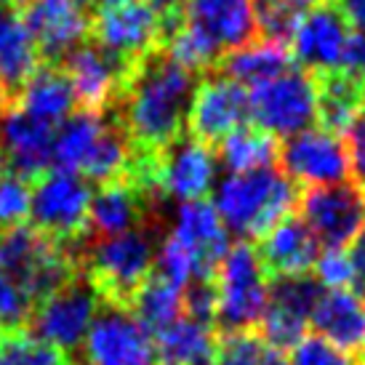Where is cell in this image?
Listing matches in <instances>:
<instances>
[{
  "mask_svg": "<svg viewBox=\"0 0 365 365\" xmlns=\"http://www.w3.org/2000/svg\"><path fill=\"white\" fill-rule=\"evenodd\" d=\"M88 38L120 61L139 64L163 51L165 27L160 14L144 0H104L93 6Z\"/></svg>",
  "mask_w": 365,
  "mask_h": 365,
  "instance_id": "cell-6",
  "label": "cell"
},
{
  "mask_svg": "<svg viewBox=\"0 0 365 365\" xmlns=\"http://www.w3.org/2000/svg\"><path fill=\"white\" fill-rule=\"evenodd\" d=\"M107 115L110 112L75 110L61 123L56 128V139H53V168L56 171L81 173L83 163L107 123Z\"/></svg>",
  "mask_w": 365,
  "mask_h": 365,
  "instance_id": "cell-30",
  "label": "cell"
},
{
  "mask_svg": "<svg viewBox=\"0 0 365 365\" xmlns=\"http://www.w3.org/2000/svg\"><path fill=\"white\" fill-rule=\"evenodd\" d=\"M288 365H360V360L325 341L323 336L309 334L291 349Z\"/></svg>",
  "mask_w": 365,
  "mask_h": 365,
  "instance_id": "cell-35",
  "label": "cell"
},
{
  "mask_svg": "<svg viewBox=\"0 0 365 365\" xmlns=\"http://www.w3.org/2000/svg\"><path fill=\"white\" fill-rule=\"evenodd\" d=\"M317 86V123L320 128L344 136L365 110V83L344 70L314 75Z\"/></svg>",
  "mask_w": 365,
  "mask_h": 365,
  "instance_id": "cell-28",
  "label": "cell"
},
{
  "mask_svg": "<svg viewBox=\"0 0 365 365\" xmlns=\"http://www.w3.org/2000/svg\"><path fill=\"white\" fill-rule=\"evenodd\" d=\"M184 19L208 32L224 53L259 38L254 0H184Z\"/></svg>",
  "mask_w": 365,
  "mask_h": 365,
  "instance_id": "cell-20",
  "label": "cell"
},
{
  "mask_svg": "<svg viewBox=\"0 0 365 365\" xmlns=\"http://www.w3.org/2000/svg\"><path fill=\"white\" fill-rule=\"evenodd\" d=\"M38 67L41 59L19 11L0 0V112L14 104L21 86Z\"/></svg>",
  "mask_w": 365,
  "mask_h": 365,
  "instance_id": "cell-23",
  "label": "cell"
},
{
  "mask_svg": "<svg viewBox=\"0 0 365 365\" xmlns=\"http://www.w3.org/2000/svg\"><path fill=\"white\" fill-rule=\"evenodd\" d=\"M291 67H294V56H291L288 43L256 38L243 48L224 53L216 72H222L230 81L240 83L243 88H256V86L283 75Z\"/></svg>",
  "mask_w": 365,
  "mask_h": 365,
  "instance_id": "cell-27",
  "label": "cell"
},
{
  "mask_svg": "<svg viewBox=\"0 0 365 365\" xmlns=\"http://www.w3.org/2000/svg\"><path fill=\"white\" fill-rule=\"evenodd\" d=\"M264 357H267V344L254 331L222 334L216 365H262Z\"/></svg>",
  "mask_w": 365,
  "mask_h": 365,
  "instance_id": "cell-38",
  "label": "cell"
},
{
  "mask_svg": "<svg viewBox=\"0 0 365 365\" xmlns=\"http://www.w3.org/2000/svg\"><path fill=\"white\" fill-rule=\"evenodd\" d=\"M99 307H102L99 296L81 272V277H75L70 285L35 304L30 331L72 355L91 331Z\"/></svg>",
  "mask_w": 365,
  "mask_h": 365,
  "instance_id": "cell-13",
  "label": "cell"
},
{
  "mask_svg": "<svg viewBox=\"0 0 365 365\" xmlns=\"http://www.w3.org/2000/svg\"><path fill=\"white\" fill-rule=\"evenodd\" d=\"M88 365H158L153 339L128 309L102 304L86 336Z\"/></svg>",
  "mask_w": 365,
  "mask_h": 365,
  "instance_id": "cell-17",
  "label": "cell"
},
{
  "mask_svg": "<svg viewBox=\"0 0 365 365\" xmlns=\"http://www.w3.org/2000/svg\"><path fill=\"white\" fill-rule=\"evenodd\" d=\"M150 9H155L160 16H165V14H179V11H184V0H144Z\"/></svg>",
  "mask_w": 365,
  "mask_h": 365,
  "instance_id": "cell-43",
  "label": "cell"
},
{
  "mask_svg": "<svg viewBox=\"0 0 365 365\" xmlns=\"http://www.w3.org/2000/svg\"><path fill=\"white\" fill-rule=\"evenodd\" d=\"M30 205L32 184L24 182L21 176H16V173H11L6 168V173L0 176V230L27 224Z\"/></svg>",
  "mask_w": 365,
  "mask_h": 365,
  "instance_id": "cell-34",
  "label": "cell"
},
{
  "mask_svg": "<svg viewBox=\"0 0 365 365\" xmlns=\"http://www.w3.org/2000/svg\"><path fill=\"white\" fill-rule=\"evenodd\" d=\"M280 171L299 187H331L341 184L349 176V153L344 136L325 131V128H307L291 139H283L277 150Z\"/></svg>",
  "mask_w": 365,
  "mask_h": 365,
  "instance_id": "cell-11",
  "label": "cell"
},
{
  "mask_svg": "<svg viewBox=\"0 0 365 365\" xmlns=\"http://www.w3.org/2000/svg\"><path fill=\"white\" fill-rule=\"evenodd\" d=\"M334 3L349 27L365 32V0H334Z\"/></svg>",
  "mask_w": 365,
  "mask_h": 365,
  "instance_id": "cell-42",
  "label": "cell"
},
{
  "mask_svg": "<svg viewBox=\"0 0 365 365\" xmlns=\"http://www.w3.org/2000/svg\"><path fill=\"white\" fill-rule=\"evenodd\" d=\"M91 187L78 173L51 168L32 182V227L64 245L81 248L91 237Z\"/></svg>",
  "mask_w": 365,
  "mask_h": 365,
  "instance_id": "cell-5",
  "label": "cell"
},
{
  "mask_svg": "<svg viewBox=\"0 0 365 365\" xmlns=\"http://www.w3.org/2000/svg\"><path fill=\"white\" fill-rule=\"evenodd\" d=\"M296 187L280 168H259L248 173H230L216 184L213 208L227 232L243 240L264 237L277 222L291 216L299 205Z\"/></svg>",
  "mask_w": 365,
  "mask_h": 365,
  "instance_id": "cell-3",
  "label": "cell"
},
{
  "mask_svg": "<svg viewBox=\"0 0 365 365\" xmlns=\"http://www.w3.org/2000/svg\"><path fill=\"white\" fill-rule=\"evenodd\" d=\"M296 208L325 251H349L363 237L365 192L357 184L309 187Z\"/></svg>",
  "mask_w": 365,
  "mask_h": 365,
  "instance_id": "cell-8",
  "label": "cell"
},
{
  "mask_svg": "<svg viewBox=\"0 0 365 365\" xmlns=\"http://www.w3.org/2000/svg\"><path fill=\"white\" fill-rule=\"evenodd\" d=\"M32 309H35V304H32L30 296L6 274H0V331L30 328Z\"/></svg>",
  "mask_w": 365,
  "mask_h": 365,
  "instance_id": "cell-37",
  "label": "cell"
},
{
  "mask_svg": "<svg viewBox=\"0 0 365 365\" xmlns=\"http://www.w3.org/2000/svg\"><path fill=\"white\" fill-rule=\"evenodd\" d=\"M325 288L314 274H277L267 285V309L259 323V339L274 352L294 349L307 336L312 309Z\"/></svg>",
  "mask_w": 365,
  "mask_h": 365,
  "instance_id": "cell-9",
  "label": "cell"
},
{
  "mask_svg": "<svg viewBox=\"0 0 365 365\" xmlns=\"http://www.w3.org/2000/svg\"><path fill=\"white\" fill-rule=\"evenodd\" d=\"M158 187L165 197L179 203L205 200L216 184L219 155L211 144L195 139L190 133L179 136L168 147L158 150Z\"/></svg>",
  "mask_w": 365,
  "mask_h": 365,
  "instance_id": "cell-15",
  "label": "cell"
},
{
  "mask_svg": "<svg viewBox=\"0 0 365 365\" xmlns=\"http://www.w3.org/2000/svg\"><path fill=\"white\" fill-rule=\"evenodd\" d=\"M53 139L56 128L24 115L16 107L0 112V150L6 168L24 182H38L53 168Z\"/></svg>",
  "mask_w": 365,
  "mask_h": 365,
  "instance_id": "cell-19",
  "label": "cell"
},
{
  "mask_svg": "<svg viewBox=\"0 0 365 365\" xmlns=\"http://www.w3.org/2000/svg\"><path fill=\"white\" fill-rule=\"evenodd\" d=\"M360 240H363V245H365V230H363V237H360Z\"/></svg>",
  "mask_w": 365,
  "mask_h": 365,
  "instance_id": "cell-49",
  "label": "cell"
},
{
  "mask_svg": "<svg viewBox=\"0 0 365 365\" xmlns=\"http://www.w3.org/2000/svg\"><path fill=\"white\" fill-rule=\"evenodd\" d=\"M314 280L325 291H355V264L349 251H320L314 262Z\"/></svg>",
  "mask_w": 365,
  "mask_h": 365,
  "instance_id": "cell-36",
  "label": "cell"
},
{
  "mask_svg": "<svg viewBox=\"0 0 365 365\" xmlns=\"http://www.w3.org/2000/svg\"><path fill=\"white\" fill-rule=\"evenodd\" d=\"M262 365H288V360L283 357V352H274V349H267V357H264Z\"/></svg>",
  "mask_w": 365,
  "mask_h": 365,
  "instance_id": "cell-44",
  "label": "cell"
},
{
  "mask_svg": "<svg viewBox=\"0 0 365 365\" xmlns=\"http://www.w3.org/2000/svg\"><path fill=\"white\" fill-rule=\"evenodd\" d=\"M81 6H86V9H91L93 11V6H96V0H78Z\"/></svg>",
  "mask_w": 365,
  "mask_h": 365,
  "instance_id": "cell-47",
  "label": "cell"
},
{
  "mask_svg": "<svg viewBox=\"0 0 365 365\" xmlns=\"http://www.w3.org/2000/svg\"><path fill=\"white\" fill-rule=\"evenodd\" d=\"M173 237H179L195 259L200 262L205 277H213L224 254L230 251V232L211 203L195 200V203H179L176 219H173Z\"/></svg>",
  "mask_w": 365,
  "mask_h": 365,
  "instance_id": "cell-22",
  "label": "cell"
},
{
  "mask_svg": "<svg viewBox=\"0 0 365 365\" xmlns=\"http://www.w3.org/2000/svg\"><path fill=\"white\" fill-rule=\"evenodd\" d=\"M280 144L274 136L264 133L256 125H243L219 142V163L230 173H248L259 168H272L277 163Z\"/></svg>",
  "mask_w": 365,
  "mask_h": 365,
  "instance_id": "cell-32",
  "label": "cell"
},
{
  "mask_svg": "<svg viewBox=\"0 0 365 365\" xmlns=\"http://www.w3.org/2000/svg\"><path fill=\"white\" fill-rule=\"evenodd\" d=\"M195 88L197 75L158 51L133 70L112 112L128 131L133 147L163 150L187 133V112Z\"/></svg>",
  "mask_w": 365,
  "mask_h": 365,
  "instance_id": "cell-1",
  "label": "cell"
},
{
  "mask_svg": "<svg viewBox=\"0 0 365 365\" xmlns=\"http://www.w3.org/2000/svg\"><path fill=\"white\" fill-rule=\"evenodd\" d=\"M346 41L349 24L339 14L336 3H314L299 16L288 48L291 56L302 64V70L323 75L341 67Z\"/></svg>",
  "mask_w": 365,
  "mask_h": 365,
  "instance_id": "cell-16",
  "label": "cell"
},
{
  "mask_svg": "<svg viewBox=\"0 0 365 365\" xmlns=\"http://www.w3.org/2000/svg\"><path fill=\"white\" fill-rule=\"evenodd\" d=\"M128 312L144 328V334L150 336V339H155L165 328H171L179 317H184L182 288L173 285L171 280L160 277L158 272H153L147 277V283L131 299Z\"/></svg>",
  "mask_w": 365,
  "mask_h": 365,
  "instance_id": "cell-29",
  "label": "cell"
},
{
  "mask_svg": "<svg viewBox=\"0 0 365 365\" xmlns=\"http://www.w3.org/2000/svg\"><path fill=\"white\" fill-rule=\"evenodd\" d=\"M3 3H9L14 11H21L24 6H27V3H30V0H3Z\"/></svg>",
  "mask_w": 365,
  "mask_h": 365,
  "instance_id": "cell-45",
  "label": "cell"
},
{
  "mask_svg": "<svg viewBox=\"0 0 365 365\" xmlns=\"http://www.w3.org/2000/svg\"><path fill=\"white\" fill-rule=\"evenodd\" d=\"M163 203L165 200L147 195L128 176L99 184L96 195H91V237H112L139 227H160Z\"/></svg>",
  "mask_w": 365,
  "mask_h": 365,
  "instance_id": "cell-18",
  "label": "cell"
},
{
  "mask_svg": "<svg viewBox=\"0 0 365 365\" xmlns=\"http://www.w3.org/2000/svg\"><path fill=\"white\" fill-rule=\"evenodd\" d=\"M309 325L314 334L349 355L365 352V302L352 288L325 291L312 309Z\"/></svg>",
  "mask_w": 365,
  "mask_h": 365,
  "instance_id": "cell-24",
  "label": "cell"
},
{
  "mask_svg": "<svg viewBox=\"0 0 365 365\" xmlns=\"http://www.w3.org/2000/svg\"><path fill=\"white\" fill-rule=\"evenodd\" d=\"M139 64L120 61L118 56L102 51L96 43L86 41L61 61V70L72 86L78 110L112 112L125 91V83Z\"/></svg>",
  "mask_w": 365,
  "mask_h": 365,
  "instance_id": "cell-10",
  "label": "cell"
},
{
  "mask_svg": "<svg viewBox=\"0 0 365 365\" xmlns=\"http://www.w3.org/2000/svg\"><path fill=\"white\" fill-rule=\"evenodd\" d=\"M11 107H16L35 120L48 123L53 128H59L61 123L78 110L75 93H72V86L64 70L48 67V64H41L32 72L30 81L21 86L19 96L14 99Z\"/></svg>",
  "mask_w": 365,
  "mask_h": 365,
  "instance_id": "cell-25",
  "label": "cell"
},
{
  "mask_svg": "<svg viewBox=\"0 0 365 365\" xmlns=\"http://www.w3.org/2000/svg\"><path fill=\"white\" fill-rule=\"evenodd\" d=\"M158 227H139L131 232L93 237L78 248L83 277L91 283L99 302L128 309L136 291L155 272Z\"/></svg>",
  "mask_w": 365,
  "mask_h": 365,
  "instance_id": "cell-2",
  "label": "cell"
},
{
  "mask_svg": "<svg viewBox=\"0 0 365 365\" xmlns=\"http://www.w3.org/2000/svg\"><path fill=\"white\" fill-rule=\"evenodd\" d=\"M184 317L216 328V283L213 277H200L182 288Z\"/></svg>",
  "mask_w": 365,
  "mask_h": 365,
  "instance_id": "cell-39",
  "label": "cell"
},
{
  "mask_svg": "<svg viewBox=\"0 0 365 365\" xmlns=\"http://www.w3.org/2000/svg\"><path fill=\"white\" fill-rule=\"evenodd\" d=\"M0 365H78L75 355L35 336L30 328L0 331Z\"/></svg>",
  "mask_w": 365,
  "mask_h": 365,
  "instance_id": "cell-33",
  "label": "cell"
},
{
  "mask_svg": "<svg viewBox=\"0 0 365 365\" xmlns=\"http://www.w3.org/2000/svg\"><path fill=\"white\" fill-rule=\"evenodd\" d=\"M163 53L192 75L216 72L224 56L222 46L213 41L208 32L187 19H182L168 32V38L163 43Z\"/></svg>",
  "mask_w": 365,
  "mask_h": 365,
  "instance_id": "cell-31",
  "label": "cell"
},
{
  "mask_svg": "<svg viewBox=\"0 0 365 365\" xmlns=\"http://www.w3.org/2000/svg\"><path fill=\"white\" fill-rule=\"evenodd\" d=\"M294 3H299L302 9H309V6H314V3H334V0H294Z\"/></svg>",
  "mask_w": 365,
  "mask_h": 365,
  "instance_id": "cell-46",
  "label": "cell"
},
{
  "mask_svg": "<svg viewBox=\"0 0 365 365\" xmlns=\"http://www.w3.org/2000/svg\"><path fill=\"white\" fill-rule=\"evenodd\" d=\"M248 120L269 136L291 139L317 120V86L312 72L291 67L248 91Z\"/></svg>",
  "mask_w": 365,
  "mask_h": 365,
  "instance_id": "cell-7",
  "label": "cell"
},
{
  "mask_svg": "<svg viewBox=\"0 0 365 365\" xmlns=\"http://www.w3.org/2000/svg\"><path fill=\"white\" fill-rule=\"evenodd\" d=\"M6 173V158H3V150H0V176Z\"/></svg>",
  "mask_w": 365,
  "mask_h": 365,
  "instance_id": "cell-48",
  "label": "cell"
},
{
  "mask_svg": "<svg viewBox=\"0 0 365 365\" xmlns=\"http://www.w3.org/2000/svg\"><path fill=\"white\" fill-rule=\"evenodd\" d=\"M216 283V328L222 334H245L259 328L267 309V269L256 248L248 240L230 245L219 269Z\"/></svg>",
  "mask_w": 365,
  "mask_h": 365,
  "instance_id": "cell-4",
  "label": "cell"
},
{
  "mask_svg": "<svg viewBox=\"0 0 365 365\" xmlns=\"http://www.w3.org/2000/svg\"><path fill=\"white\" fill-rule=\"evenodd\" d=\"M19 16L41 64L48 67H61V61L88 41L91 14L78 0H30Z\"/></svg>",
  "mask_w": 365,
  "mask_h": 365,
  "instance_id": "cell-12",
  "label": "cell"
},
{
  "mask_svg": "<svg viewBox=\"0 0 365 365\" xmlns=\"http://www.w3.org/2000/svg\"><path fill=\"white\" fill-rule=\"evenodd\" d=\"M248 123V88L224 78L222 72H208L197 81V88L187 112V133L205 144H219L230 133Z\"/></svg>",
  "mask_w": 365,
  "mask_h": 365,
  "instance_id": "cell-14",
  "label": "cell"
},
{
  "mask_svg": "<svg viewBox=\"0 0 365 365\" xmlns=\"http://www.w3.org/2000/svg\"><path fill=\"white\" fill-rule=\"evenodd\" d=\"M360 296H363V302H365V291H363V294H360Z\"/></svg>",
  "mask_w": 365,
  "mask_h": 365,
  "instance_id": "cell-50",
  "label": "cell"
},
{
  "mask_svg": "<svg viewBox=\"0 0 365 365\" xmlns=\"http://www.w3.org/2000/svg\"><path fill=\"white\" fill-rule=\"evenodd\" d=\"M346 153H349V173L355 184L365 192V110L346 131Z\"/></svg>",
  "mask_w": 365,
  "mask_h": 365,
  "instance_id": "cell-40",
  "label": "cell"
},
{
  "mask_svg": "<svg viewBox=\"0 0 365 365\" xmlns=\"http://www.w3.org/2000/svg\"><path fill=\"white\" fill-rule=\"evenodd\" d=\"M256 254L262 259L267 274H304L320 256V243L302 216H285L269 232L259 237Z\"/></svg>",
  "mask_w": 365,
  "mask_h": 365,
  "instance_id": "cell-21",
  "label": "cell"
},
{
  "mask_svg": "<svg viewBox=\"0 0 365 365\" xmlns=\"http://www.w3.org/2000/svg\"><path fill=\"white\" fill-rule=\"evenodd\" d=\"M222 336L213 325L179 317L153 339L158 365H216Z\"/></svg>",
  "mask_w": 365,
  "mask_h": 365,
  "instance_id": "cell-26",
  "label": "cell"
},
{
  "mask_svg": "<svg viewBox=\"0 0 365 365\" xmlns=\"http://www.w3.org/2000/svg\"><path fill=\"white\" fill-rule=\"evenodd\" d=\"M339 70H344L346 75H352L360 83H365V32H349L344 59H341Z\"/></svg>",
  "mask_w": 365,
  "mask_h": 365,
  "instance_id": "cell-41",
  "label": "cell"
}]
</instances>
